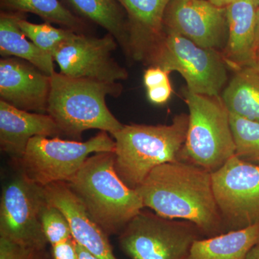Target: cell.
<instances>
[{
  "label": "cell",
  "instance_id": "cell-13",
  "mask_svg": "<svg viewBox=\"0 0 259 259\" xmlns=\"http://www.w3.org/2000/svg\"><path fill=\"white\" fill-rule=\"evenodd\" d=\"M51 76L23 59L2 57L0 100L25 111L47 114Z\"/></svg>",
  "mask_w": 259,
  "mask_h": 259
},
{
  "label": "cell",
  "instance_id": "cell-5",
  "mask_svg": "<svg viewBox=\"0 0 259 259\" xmlns=\"http://www.w3.org/2000/svg\"><path fill=\"white\" fill-rule=\"evenodd\" d=\"M185 97L190 112L180 160L212 173L236 155L230 112L221 96L197 95L186 90Z\"/></svg>",
  "mask_w": 259,
  "mask_h": 259
},
{
  "label": "cell",
  "instance_id": "cell-14",
  "mask_svg": "<svg viewBox=\"0 0 259 259\" xmlns=\"http://www.w3.org/2000/svg\"><path fill=\"white\" fill-rule=\"evenodd\" d=\"M44 187L48 200L67 218L73 238L78 244L97 259H118L114 254L107 233L90 217L66 182H58Z\"/></svg>",
  "mask_w": 259,
  "mask_h": 259
},
{
  "label": "cell",
  "instance_id": "cell-32",
  "mask_svg": "<svg viewBox=\"0 0 259 259\" xmlns=\"http://www.w3.org/2000/svg\"><path fill=\"white\" fill-rule=\"evenodd\" d=\"M246 259H259V241L250 250Z\"/></svg>",
  "mask_w": 259,
  "mask_h": 259
},
{
  "label": "cell",
  "instance_id": "cell-9",
  "mask_svg": "<svg viewBox=\"0 0 259 259\" xmlns=\"http://www.w3.org/2000/svg\"><path fill=\"white\" fill-rule=\"evenodd\" d=\"M213 192L226 233L259 221V164L236 155L212 173Z\"/></svg>",
  "mask_w": 259,
  "mask_h": 259
},
{
  "label": "cell",
  "instance_id": "cell-19",
  "mask_svg": "<svg viewBox=\"0 0 259 259\" xmlns=\"http://www.w3.org/2000/svg\"><path fill=\"white\" fill-rule=\"evenodd\" d=\"M70 10L84 20L100 25L115 37L131 59L127 15L117 0H64Z\"/></svg>",
  "mask_w": 259,
  "mask_h": 259
},
{
  "label": "cell",
  "instance_id": "cell-1",
  "mask_svg": "<svg viewBox=\"0 0 259 259\" xmlns=\"http://www.w3.org/2000/svg\"><path fill=\"white\" fill-rule=\"evenodd\" d=\"M145 207L168 219L193 223L204 238L226 233L214 192L212 173L182 160L153 168L136 189Z\"/></svg>",
  "mask_w": 259,
  "mask_h": 259
},
{
  "label": "cell",
  "instance_id": "cell-4",
  "mask_svg": "<svg viewBox=\"0 0 259 259\" xmlns=\"http://www.w3.org/2000/svg\"><path fill=\"white\" fill-rule=\"evenodd\" d=\"M189 115H175L170 125H123L111 135L115 141V168L136 190L153 168L180 160L187 137Z\"/></svg>",
  "mask_w": 259,
  "mask_h": 259
},
{
  "label": "cell",
  "instance_id": "cell-34",
  "mask_svg": "<svg viewBox=\"0 0 259 259\" xmlns=\"http://www.w3.org/2000/svg\"><path fill=\"white\" fill-rule=\"evenodd\" d=\"M257 66H258V69H259V60L257 61Z\"/></svg>",
  "mask_w": 259,
  "mask_h": 259
},
{
  "label": "cell",
  "instance_id": "cell-23",
  "mask_svg": "<svg viewBox=\"0 0 259 259\" xmlns=\"http://www.w3.org/2000/svg\"><path fill=\"white\" fill-rule=\"evenodd\" d=\"M18 25L23 33L37 48L52 56L62 44L76 33L70 29L56 28L51 23H30L23 18V14L19 17Z\"/></svg>",
  "mask_w": 259,
  "mask_h": 259
},
{
  "label": "cell",
  "instance_id": "cell-33",
  "mask_svg": "<svg viewBox=\"0 0 259 259\" xmlns=\"http://www.w3.org/2000/svg\"><path fill=\"white\" fill-rule=\"evenodd\" d=\"M253 3H254L255 8H259V0H253Z\"/></svg>",
  "mask_w": 259,
  "mask_h": 259
},
{
  "label": "cell",
  "instance_id": "cell-28",
  "mask_svg": "<svg viewBox=\"0 0 259 259\" xmlns=\"http://www.w3.org/2000/svg\"><path fill=\"white\" fill-rule=\"evenodd\" d=\"M168 74H169L161 68L151 66L145 71L144 85L148 90V89L170 82Z\"/></svg>",
  "mask_w": 259,
  "mask_h": 259
},
{
  "label": "cell",
  "instance_id": "cell-25",
  "mask_svg": "<svg viewBox=\"0 0 259 259\" xmlns=\"http://www.w3.org/2000/svg\"><path fill=\"white\" fill-rule=\"evenodd\" d=\"M44 234L51 246L73 238L69 221L64 213L46 197L40 209Z\"/></svg>",
  "mask_w": 259,
  "mask_h": 259
},
{
  "label": "cell",
  "instance_id": "cell-24",
  "mask_svg": "<svg viewBox=\"0 0 259 259\" xmlns=\"http://www.w3.org/2000/svg\"><path fill=\"white\" fill-rule=\"evenodd\" d=\"M236 156L259 164V123L230 113Z\"/></svg>",
  "mask_w": 259,
  "mask_h": 259
},
{
  "label": "cell",
  "instance_id": "cell-3",
  "mask_svg": "<svg viewBox=\"0 0 259 259\" xmlns=\"http://www.w3.org/2000/svg\"><path fill=\"white\" fill-rule=\"evenodd\" d=\"M122 89L118 82L70 77L56 71L51 76L47 114L62 135L74 139H81L90 129L112 135L123 125L109 110L106 97L117 98Z\"/></svg>",
  "mask_w": 259,
  "mask_h": 259
},
{
  "label": "cell",
  "instance_id": "cell-21",
  "mask_svg": "<svg viewBox=\"0 0 259 259\" xmlns=\"http://www.w3.org/2000/svg\"><path fill=\"white\" fill-rule=\"evenodd\" d=\"M221 98L230 113L259 123V69L257 65L237 70L223 90Z\"/></svg>",
  "mask_w": 259,
  "mask_h": 259
},
{
  "label": "cell",
  "instance_id": "cell-12",
  "mask_svg": "<svg viewBox=\"0 0 259 259\" xmlns=\"http://www.w3.org/2000/svg\"><path fill=\"white\" fill-rule=\"evenodd\" d=\"M163 25L199 47L216 50L222 47L226 36V8H218L208 0H171Z\"/></svg>",
  "mask_w": 259,
  "mask_h": 259
},
{
  "label": "cell",
  "instance_id": "cell-30",
  "mask_svg": "<svg viewBox=\"0 0 259 259\" xmlns=\"http://www.w3.org/2000/svg\"><path fill=\"white\" fill-rule=\"evenodd\" d=\"M254 48L257 60H259V8H256V12H255Z\"/></svg>",
  "mask_w": 259,
  "mask_h": 259
},
{
  "label": "cell",
  "instance_id": "cell-11",
  "mask_svg": "<svg viewBox=\"0 0 259 259\" xmlns=\"http://www.w3.org/2000/svg\"><path fill=\"white\" fill-rule=\"evenodd\" d=\"M117 40L107 33L97 37L76 33L54 53V60L60 73L73 78L117 82L125 80L128 73L112 56Z\"/></svg>",
  "mask_w": 259,
  "mask_h": 259
},
{
  "label": "cell",
  "instance_id": "cell-10",
  "mask_svg": "<svg viewBox=\"0 0 259 259\" xmlns=\"http://www.w3.org/2000/svg\"><path fill=\"white\" fill-rule=\"evenodd\" d=\"M45 199L44 187L20 172L8 181L0 199V238L28 248L47 249L49 243L40 221Z\"/></svg>",
  "mask_w": 259,
  "mask_h": 259
},
{
  "label": "cell",
  "instance_id": "cell-27",
  "mask_svg": "<svg viewBox=\"0 0 259 259\" xmlns=\"http://www.w3.org/2000/svg\"><path fill=\"white\" fill-rule=\"evenodd\" d=\"M52 259H78L76 242L74 238L51 246Z\"/></svg>",
  "mask_w": 259,
  "mask_h": 259
},
{
  "label": "cell",
  "instance_id": "cell-22",
  "mask_svg": "<svg viewBox=\"0 0 259 259\" xmlns=\"http://www.w3.org/2000/svg\"><path fill=\"white\" fill-rule=\"evenodd\" d=\"M2 10L13 13H32L45 23L57 24L77 33H86L88 25L73 13L60 0H0Z\"/></svg>",
  "mask_w": 259,
  "mask_h": 259
},
{
  "label": "cell",
  "instance_id": "cell-16",
  "mask_svg": "<svg viewBox=\"0 0 259 259\" xmlns=\"http://www.w3.org/2000/svg\"><path fill=\"white\" fill-rule=\"evenodd\" d=\"M128 23L131 59L148 64L164 32L165 12L171 0H117Z\"/></svg>",
  "mask_w": 259,
  "mask_h": 259
},
{
  "label": "cell",
  "instance_id": "cell-31",
  "mask_svg": "<svg viewBox=\"0 0 259 259\" xmlns=\"http://www.w3.org/2000/svg\"><path fill=\"white\" fill-rule=\"evenodd\" d=\"M208 1L218 8H226L228 5L232 4L237 0H208Z\"/></svg>",
  "mask_w": 259,
  "mask_h": 259
},
{
  "label": "cell",
  "instance_id": "cell-26",
  "mask_svg": "<svg viewBox=\"0 0 259 259\" xmlns=\"http://www.w3.org/2000/svg\"><path fill=\"white\" fill-rule=\"evenodd\" d=\"M0 259H51L47 249H35L0 238Z\"/></svg>",
  "mask_w": 259,
  "mask_h": 259
},
{
  "label": "cell",
  "instance_id": "cell-29",
  "mask_svg": "<svg viewBox=\"0 0 259 259\" xmlns=\"http://www.w3.org/2000/svg\"><path fill=\"white\" fill-rule=\"evenodd\" d=\"M173 93L171 83L148 89L147 97L150 102L156 105H163L169 100Z\"/></svg>",
  "mask_w": 259,
  "mask_h": 259
},
{
  "label": "cell",
  "instance_id": "cell-17",
  "mask_svg": "<svg viewBox=\"0 0 259 259\" xmlns=\"http://www.w3.org/2000/svg\"><path fill=\"white\" fill-rule=\"evenodd\" d=\"M255 12L253 0H237L226 8L228 37L222 56L236 71L258 61L254 48Z\"/></svg>",
  "mask_w": 259,
  "mask_h": 259
},
{
  "label": "cell",
  "instance_id": "cell-2",
  "mask_svg": "<svg viewBox=\"0 0 259 259\" xmlns=\"http://www.w3.org/2000/svg\"><path fill=\"white\" fill-rule=\"evenodd\" d=\"M66 183L108 236L120 234L145 207L116 172L115 152L93 153Z\"/></svg>",
  "mask_w": 259,
  "mask_h": 259
},
{
  "label": "cell",
  "instance_id": "cell-18",
  "mask_svg": "<svg viewBox=\"0 0 259 259\" xmlns=\"http://www.w3.org/2000/svg\"><path fill=\"white\" fill-rule=\"evenodd\" d=\"M22 13L2 10L0 13V55L28 61L42 72H56L54 57L37 48L22 31L18 18Z\"/></svg>",
  "mask_w": 259,
  "mask_h": 259
},
{
  "label": "cell",
  "instance_id": "cell-20",
  "mask_svg": "<svg viewBox=\"0 0 259 259\" xmlns=\"http://www.w3.org/2000/svg\"><path fill=\"white\" fill-rule=\"evenodd\" d=\"M259 241V221L252 226L197 240L186 259H246Z\"/></svg>",
  "mask_w": 259,
  "mask_h": 259
},
{
  "label": "cell",
  "instance_id": "cell-15",
  "mask_svg": "<svg viewBox=\"0 0 259 259\" xmlns=\"http://www.w3.org/2000/svg\"><path fill=\"white\" fill-rule=\"evenodd\" d=\"M61 135L59 126L48 114L25 111L0 100V146L15 162L23 156L32 138Z\"/></svg>",
  "mask_w": 259,
  "mask_h": 259
},
{
  "label": "cell",
  "instance_id": "cell-8",
  "mask_svg": "<svg viewBox=\"0 0 259 259\" xmlns=\"http://www.w3.org/2000/svg\"><path fill=\"white\" fill-rule=\"evenodd\" d=\"M204 237L193 223L141 211L119 234L121 249L132 259H186Z\"/></svg>",
  "mask_w": 259,
  "mask_h": 259
},
{
  "label": "cell",
  "instance_id": "cell-7",
  "mask_svg": "<svg viewBox=\"0 0 259 259\" xmlns=\"http://www.w3.org/2000/svg\"><path fill=\"white\" fill-rule=\"evenodd\" d=\"M147 65L161 68L168 74L177 71L187 82V91L197 95L219 97L228 79L226 63L216 50L199 47L166 29Z\"/></svg>",
  "mask_w": 259,
  "mask_h": 259
},
{
  "label": "cell",
  "instance_id": "cell-6",
  "mask_svg": "<svg viewBox=\"0 0 259 259\" xmlns=\"http://www.w3.org/2000/svg\"><path fill=\"white\" fill-rule=\"evenodd\" d=\"M115 140L104 131L84 142L36 136L15 163L28 180L46 187L69 182L93 153L115 152Z\"/></svg>",
  "mask_w": 259,
  "mask_h": 259
}]
</instances>
